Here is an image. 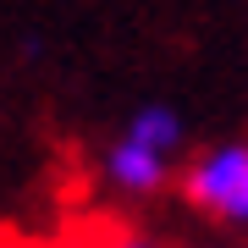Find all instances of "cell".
Masks as SVG:
<instances>
[{
	"label": "cell",
	"mask_w": 248,
	"mask_h": 248,
	"mask_svg": "<svg viewBox=\"0 0 248 248\" xmlns=\"http://www.w3.org/2000/svg\"><path fill=\"white\" fill-rule=\"evenodd\" d=\"M177 187H182V204L193 215L248 232V138H226V143L199 149L182 166Z\"/></svg>",
	"instance_id": "obj_1"
},
{
	"label": "cell",
	"mask_w": 248,
	"mask_h": 248,
	"mask_svg": "<svg viewBox=\"0 0 248 248\" xmlns=\"http://www.w3.org/2000/svg\"><path fill=\"white\" fill-rule=\"evenodd\" d=\"M99 177H105L122 199H155V193L171 187L177 160L149 149V143H138V138H127V133H116L105 143V155H99Z\"/></svg>",
	"instance_id": "obj_2"
},
{
	"label": "cell",
	"mask_w": 248,
	"mask_h": 248,
	"mask_svg": "<svg viewBox=\"0 0 248 248\" xmlns=\"http://www.w3.org/2000/svg\"><path fill=\"white\" fill-rule=\"evenodd\" d=\"M122 133L177 160V155H182V143H187V122H182V110H177V105H166V99H149V105H138V110L122 122Z\"/></svg>",
	"instance_id": "obj_3"
},
{
	"label": "cell",
	"mask_w": 248,
	"mask_h": 248,
	"mask_svg": "<svg viewBox=\"0 0 248 248\" xmlns=\"http://www.w3.org/2000/svg\"><path fill=\"white\" fill-rule=\"evenodd\" d=\"M105 248H166V243H155L149 232H116V237H110Z\"/></svg>",
	"instance_id": "obj_4"
}]
</instances>
